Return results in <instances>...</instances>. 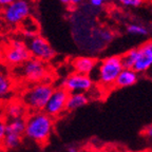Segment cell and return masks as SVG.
Masks as SVG:
<instances>
[{
	"label": "cell",
	"mask_w": 152,
	"mask_h": 152,
	"mask_svg": "<svg viewBox=\"0 0 152 152\" xmlns=\"http://www.w3.org/2000/svg\"><path fill=\"white\" fill-rule=\"evenodd\" d=\"M26 126L24 136L36 144L43 145L50 140L54 128L53 117L45 111L33 112L26 118Z\"/></svg>",
	"instance_id": "1"
},
{
	"label": "cell",
	"mask_w": 152,
	"mask_h": 152,
	"mask_svg": "<svg viewBox=\"0 0 152 152\" xmlns=\"http://www.w3.org/2000/svg\"><path fill=\"white\" fill-rule=\"evenodd\" d=\"M55 88L50 83H39L31 86L22 94V102L33 112L45 111Z\"/></svg>",
	"instance_id": "2"
},
{
	"label": "cell",
	"mask_w": 152,
	"mask_h": 152,
	"mask_svg": "<svg viewBox=\"0 0 152 152\" xmlns=\"http://www.w3.org/2000/svg\"><path fill=\"white\" fill-rule=\"evenodd\" d=\"M124 70L121 55L106 57L98 64L97 81L102 88H114L115 81Z\"/></svg>",
	"instance_id": "3"
},
{
	"label": "cell",
	"mask_w": 152,
	"mask_h": 152,
	"mask_svg": "<svg viewBox=\"0 0 152 152\" xmlns=\"http://www.w3.org/2000/svg\"><path fill=\"white\" fill-rule=\"evenodd\" d=\"M15 74L17 77H20L28 83H47L49 69L45 61L31 57L26 62L15 68Z\"/></svg>",
	"instance_id": "4"
},
{
	"label": "cell",
	"mask_w": 152,
	"mask_h": 152,
	"mask_svg": "<svg viewBox=\"0 0 152 152\" xmlns=\"http://www.w3.org/2000/svg\"><path fill=\"white\" fill-rule=\"evenodd\" d=\"M26 41L20 39H13L9 43L3 45L2 60L11 66H18L31 58Z\"/></svg>",
	"instance_id": "5"
},
{
	"label": "cell",
	"mask_w": 152,
	"mask_h": 152,
	"mask_svg": "<svg viewBox=\"0 0 152 152\" xmlns=\"http://www.w3.org/2000/svg\"><path fill=\"white\" fill-rule=\"evenodd\" d=\"M32 7L30 0H16L2 11V17L9 24L17 26L31 16Z\"/></svg>",
	"instance_id": "6"
},
{
	"label": "cell",
	"mask_w": 152,
	"mask_h": 152,
	"mask_svg": "<svg viewBox=\"0 0 152 152\" xmlns=\"http://www.w3.org/2000/svg\"><path fill=\"white\" fill-rule=\"evenodd\" d=\"M26 45H28V51L31 53L32 57L42 60L45 62L52 60L56 55V51L54 50L52 45L40 35H36L28 38Z\"/></svg>",
	"instance_id": "7"
},
{
	"label": "cell",
	"mask_w": 152,
	"mask_h": 152,
	"mask_svg": "<svg viewBox=\"0 0 152 152\" xmlns=\"http://www.w3.org/2000/svg\"><path fill=\"white\" fill-rule=\"evenodd\" d=\"M93 79L89 75L79 73H72L62 80L61 88L66 90L70 94L73 93H87L93 88Z\"/></svg>",
	"instance_id": "8"
},
{
	"label": "cell",
	"mask_w": 152,
	"mask_h": 152,
	"mask_svg": "<svg viewBox=\"0 0 152 152\" xmlns=\"http://www.w3.org/2000/svg\"><path fill=\"white\" fill-rule=\"evenodd\" d=\"M69 95L70 93L61 87L55 89L50 100L48 102L47 106H45V112L52 117L59 116L60 114H62L66 110Z\"/></svg>",
	"instance_id": "9"
},
{
	"label": "cell",
	"mask_w": 152,
	"mask_h": 152,
	"mask_svg": "<svg viewBox=\"0 0 152 152\" xmlns=\"http://www.w3.org/2000/svg\"><path fill=\"white\" fill-rule=\"evenodd\" d=\"M152 68V39L142 43L137 48V59L133 70L140 73H147Z\"/></svg>",
	"instance_id": "10"
},
{
	"label": "cell",
	"mask_w": 152,
	"mask_h": 152,
	"mask_svg": "<svg viewBox=\"0 0 152 152\" xmlns=\"http://www.w3.org/2000/svg\"><path fill=\"white\" fill-rule=\"evenodd\" d=\"M98 61L92 56H78L74 58L72 61V66L76 73L89 75L97 66Z\"/></svg>",
	"instance_id": "11"
},
{
	"label": "cell",
	"mask_w": 152,
	"mask_h": 152,
	"mask_svg": "<svg viewBox=\"0 0 152 152\" xmlns=\"http://www.w3.org/2000/svg\"><path fill=\"white\" fill-rule=\"evenodd\" d=\"M138 80V73L133 69H124L115 81L114 88H128L134 86Z\"/></svg>",
	"instance_id": "12"
},
{
	"label": "cell",
	"mask_w": 152,
	"mask_h": 152,
	"mask_svg": "<svg viewBox=\"0 0 152 152\" xmlns=\"http://www.w3.org/2000/svg\"><path fill=\"white\" fill-rule=\"evenodd\" d=\"M28 108L23 104V102H10L5 108V116L7 121L16 118H22L26 115V112Z\"/></svg>",
	"instance_id": "13"
},
{
	"label": "cell",
	"mask_w": 152,
	"mask_h": 152,
	"mask_svg": "<svg viewBox=\"0 0 152 152\" xmlns=\"http://www.w3.org/2000/svg\"><path fill=\"white\" fill-rule=\"evenodd\" d=\"M89 97L87 93H73L69 95V99L66 104L68 111H75L79 108L83 107L89 102Z\"/></svg>",
	"instance_id": "14"
},
{
	"label": "cell",
	"mask_w": 152,
	"mask_h": 152,
	"mask_svg": "<svg viewBox=\"0 0 152 152\" xmlns=\"http://www.w3.org/2000/svg\"><path fill=\"white\" fill-rule=\"evenodd\" d=\"M26 121L24 117L22 118H16L7 121V133H14L17 135L23 136L26 132Z\"/></svg>",
	"instance_id": "15"
},
{
	"label": "cell",
	"mask_w": 152,
	"mask_h": 152,
	"mask_svg": "<svg viewBox=\"0 0 152 152\" xmlns=\"http://www.w3.org/2000/svg\"><path fill=\"white\" fill-rule=\"evenodd\" d=\"M13 81L9 75L4 72L0 71V99L5 98L12 92Z\"/></svg>",
	"instance_id": "16"
},
{
	"label": "cell",
	"mask_w": 152,
	"mask_h": 152,
	"mask_svg": "<svg viewBox=\"0 0 152 152\" xmlns=\"http://www.w3.org/2000/svg\"><path fill=\"white\" fill-rule=\"evenodd\" d=\"M23 136L17 135L14 133H7L5 135V138L3 140L1 148L5 150H11V149H16L20 144H21V140Z\"/></svg>",
	"instance_id": "17"
},
{
	"label": "cell",
	"mask_w": 152,
	"mask_h": 152,
	"mask_svg": "<svg viewBox=\"0 0 152 152\" xmlns=\"http://www.w3.org/2000/svg\"><path fill=\"white\" fill-rule=\"evenodd\" d=\"M121 56L124 69H133V66L136 62V59H137V48L131 49V50L124 53Z\"/></svg>",
	"instance_id": "18"
},
{
	"label": "cell",
	"mask_w": 152,
	"mask_h": 152,
	"mask_svg": "<svg viewBox=\"0 0 152 152\" xmlns=\"http://www.w3.org/2000/svg\"><path fill=\"white\" fill-rule=\"evenodd\" d=\"M127 32H128L130 35L134 36H147L149 35V28L145 26H140V24L132 23L129 24L127 26Z\"/></svg>",
	"instance_id": "19"
},
{
	"label": "cell",
	"mask_w": 152,
	"mask_h": 152,
	"mask_svg": "<svg viewBox=\"0 0 152 152\" xmlns=\"http://www.w3.org/2000/svg\"><path fill=\"white\" fill-rule=\"evenodd\" d=\"M7 121L0 117V147L2 145L3 140L5 138V135H7Z\"/></svg>",
	"instance_id": "20"
},
{
	"label": "cell",
	"mask_w": 152,
	"mask_h": 152,
	"mask_svg": "<svg viewBox=\"0 0 152 152\" xmlns=\"http://www.w3.org/2000/svg\"><path fill=\"white\" fill-rule=\"evenodd\" d=\"M142 0H126L125 2H124V4L127 5V7H140V4H142Z\"/></svg>",
	"instance_id": "21"
},
{
	"label": "cell",
	"mask_w": 152,
	"mask_h": 152,
	"mask_svg": "<svg viewBox=\"0 0 152 152\" xmlns=\"http://www.w3.org/2000/svg\"><path fill=\"white\" fill-rule=\"evenodd\" d=\"M108 0H89V4L92 7H102L104 2H107Z\"/></svg>",
	"instance_id": "22"
},
{
	"label": "cell",
	"mask_w": 152,
	"mask_h": 152,
	"mask_svg": "<svg viewBox=\"0 0 152 152\" xmlns=\"http://www.w3.org/2000/svg\"><path fill=\"white\" fill-rule=\"evenodd\" d=\"M144 135H145L146 137L148 138V140L152 142V125L148 126L147 128L144 130Z\"/></svg>",
	"instance_id": "23"
},
{
	"label": "cell",
	"mask_w": 152,
	"mask_h": 152,
	"mask_svg": "<svg viewBox=\"0 0 152 152\" xmlns=\"http://www.w3.org/2000/svg\"><path fill=\"white\" fill-rule=\"evenodd\" d=\"M16 0H0V7H7V5L12 4L13 2H15Z\"/></svg>",
	"instance_id": "24"
},
{
	"label": "cell",
	"mask_w": 152,
	"mask_h": 152,
	"mask_svg": "<svg viewBox=\"0 0 152 152\" xmlns=\"http://www.w3.org/2000/svg\"><path fill=\"white\" fill-rule=\"evenodd\" d=\"M85 0H68V2H69V5L71 7H77V5L81 4Z\"/></svg>",
	"instance_id": "25"
},
{
	"label": "cell",
	"mask_w": 152,
	"mask_h": 152,
	"mask_svg": "<svg viewBox=\"0 0 152 152\" xmlns=\"http://www.w3.org/2000/svg\"><path fill=\"white\" fill-rule=\"evenodd\" d=\"M146 75H147V77L148 78H150V79H152V68L149 70V71L146 73Z\"/></svg>",
	"instance_id": "26"
},
{
	"label": "cell",
	"mask_w": 152,
	"mask_h": 152,
	"mask_svg": "<svg viewBox=\"0 0 152 152\" xmlns=\"http://www.w3.org/2000/svg\"><path fill=\"white\" fill-rule=\"evenodd\" d=\"M2 55H3V45L0 42V59H2Z\"/></svg>",
	"instance_id": "27"
},
{
	"label": "cell",
	"mask_w": 152,
	"mask_h": 152,
	"mask_svg": "<svg viewBox=\"0 0 152 152\" xmlns=\"http://www.w3.org/2000/svg\"><path fill=\"white\" fill-rule=\"evenodd\" d=\"M68 152H78V151H77V149L75 147H70L68 149Z\"/></svg>",
	"instance_id": "28"
},
{
	"label": "cell",
	"mask_w": 152,
	"mask_h": 152,
	"mask_svg": "<svg viewBox=\"0 0 152 152\" xmlns=\"http://www.w3.org/2000/svg\"><path fill=\"white\" fill-rule=\"evenodd\" d=\"M60 2L64 3V4H66V5H69V2H68V0H59Z\"/></svg>",
	"instance_id": "29"
},
{
	"label": "cell",
	"mask_w": 152,
	"mask_h": 152,
	"mask_svg": "<svg viewBox=\"0 0 152 152\" xmlns=\"http://www.w3.org/2000/svg\"><path fill=\"white\" fill-rule=\"evenodd\" d=\"M31 2H38V1H40V0H30Z\"/></svg>",
	"instance_id": "30"
},
{
	"label": "cell",
	"mask_w": 152,
	"mask_h": 152,
	"mask_svg": "<svg viewBox=\"0 0 152 152\" xmlns=\"http://www.w3.org/2000/svg\"><path fill=\"white\" fill-rule=\"evenodd\" d=\"M118 1H119V2H121V3H123V4H124V2H125L126 0H118Z\"/></svg>",
	"instance_id": "31"
}]
</instances>
